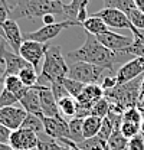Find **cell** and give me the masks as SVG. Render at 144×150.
<instances>
[{"label": "cell", "mask_w": 144, "mask_h": 150, "mask_svg": "<svg viewBox=\"0 0 144 150\" xmlns=\"http://www.w3.org/2000/svg\"><path fill=\"white\" fill-rule=\"evenodd\" d=\"M126 56V54L123 52H112L107 49L104 45H101L98 42L97 36L87 33V39L85 42L82 43V46H79L78 49L69 52L66 58H71L73 62H88L92 64L95 67H100L105 71L112 72L115 64L123 58Z\"/></svg>", "instance_id": "cell-1"}, {"label": "cell", "mask_w": 144, "mask_h": 150, "mask_svg": "<svg viewBox=\"0 0 144 150\" xmlns=\"http://www.w3.org/2000/svg\"><path fill=\"white\" fill-rule=\"evenodd\" d=\"M64 1H49V0H15L10 9L9 19L18 22L19 19H37L45 15H64Z\"/></svg>", "instance_id": "cell-2"}, {"label": "cell", "mask_w": 144, "mask_h": 150, "mask_svg": "<svg viewBox=\"0 0 144 150\" xmlns=\"http://www.w3.org/2000/svg\"><path fill=\"white\" fill-rule=\"evenodd\" d=\"M69 72V67L62 55L61 46L58 45H48L46 54L43 58V64L39 74V84L51 87L55 82L64 81Z\"/></svg>", "instance_id": "cell-3"}, {"label": "cell", "mask_w": 144, "mask_h": 150, "mask_svg": "<svg viewBox=\"0 0 144 150\" xmlns=\"http://www.w3.org/2000/svg\"><path fill=\"white\" fill-rule=\"evenodd\" d=\"M141 78L133 79L126 84H120L117 87H114L109 91H104V97L107 98L109 103H115L120 104L124 108L130 107H137L138 104V98H140V84H141Z\"/></svg>", "instance_id": "cell-4"}, {"label": "cell", "mask_w": 144, "mask_h": 150, "mask_svg": "<svg viewBox=\"0 0 144 150\" xmlns=\"http://www.w3.org/2000/svg\"><path fill=\"white\" fill-rule=\"evenodd\" d=\"M105 69L95 67L88 62H73L69 67V72H68V78H71L73 81H78L84 85L88 84H98V81H101L102 74Z\"/></svg>", "instance_id": "cell-5"}, {"label": "cell", "mask_w": 144, "mask_h": 150, "mask_svg": "<svg viewBox=\"0 0 144 150\" xmlns=\"http://www.w3.org/2000/svg\"><path fill=\"white\" fill-rule=\"evenodd\" d=\"M79 23L73 22V20H64V22H55L52 25H43L42 28H39L35 32H30L28 35V39L30 40H36L40 43H48L49 40H52L58 36L62 30L71 28V26H78Z\"/></svg>", "instance_id": "cell-6"}, {"label": "cell", "mask_w": 144, "mask_h": 150, "mask_svg": "<svg viewBox=\"0 0 144 150\" xmlns=\"http://www.w3.org/2000/svg\"><path fill=\"white\" fill-rule=\"evenodd\" d=\"M48 45L49 43H40V42H36V40L26 39V40H23V43H22V46L19 49V55L22 56L28 64H30L35 69H37L42 59L45 58Z\"/></svg>", "instance_id": "cell-7"}, {"label": "cell", "mask_w": 144, "mask_h": 150, "mask_svg": "<svg viewBox=\"0 0 144 150\" xmlns=\"http://www.w3.org/2000/svg\"><path fill=\"white\" fill-rule=\"evenodd\" d=\"M92 16L100 18L109 29H130L131 28V22H130L128 16L118 9L104 7V9L95 12Z\"/></svg>", "instance_id": "cell-8"}, {"label": "cell", "mask_w": 144, "mask_h": 150, "mask_svg": "<svg viewBox=\"0 0 144 150\" xmlns=\"http://www.w3.org/2000/svg\"><path fill=\"white\" fill-rule=\"evenodd\" d=\"M144 74V58H133L124 65L120 67V69H117L115 78H117V85L120 84H126L133 79H137Z\"/></svg>", "instance_id": "cell-9"}, {"label": "cell", "mask_w": 144, "mask_h": 150, "mask_svg": "<svg viewBox=\"0 0 144 150\" xmlns=\"http://www.w3.org/2000/svg\"><path fill=\"white\" fill-rule=\"evenodd\" d=\"M0 58L3 59V64H4V76L6 75H18L25 67L30 65L20 55L15 54L12 49H9L7 43L0 45Z\"/></svg>", "instance_id": "cell-10"}, {"label": "cell", "mask_w": 144, "mask_h": 150, "mask_svg": "<svg viewBox=\"0 0 144 150\" xmlns=\"http://www.w3.org/2000/svg\"><path fill=\"white\" fill-rule=\"evenodd\" d=\"M97 39L107 49L112 51V52H123V54H124V51L127 48H130L131 43H133V38L131 36H124V35L115 33L112 30H107V32L98 35Z\"/></svg>", "instance_id": "cell-11"}, {"label": "cell", "mask_w": 144, "mask_h": 150, "mask_svg": "<svg viewBox=\"0 0 144 150\" xmlns=\"http://www.w3.org/2000/svg\"><path fill=\"white\" fill-rule=\"evenodd\" d=\"M37 144V134L26 129H18L12 131L9 146L13 150H35Z\"/></svg>", "instance_id": "cell-12"}, {"label": "cell", "mask_w": 144, "mask_h": 150, "mask_svg": "<svg viewBox=\"0 0 144 150\" xmlns=\"http://www.w3.org/2000/svg\"><path fill=\"white\" fill-rule=\"evenodd\" d=\"M43 133L56 139L58 142L62 139H69L68 121L64 117H42Z\"/></svg>", "instance_id": "cell-13"}, {"label": "cell", "mask_w": 144, "mask_h": 150, "mask_svg": "<svg viewBox=\"0 0 144 150\" xmlns=\"http://www.w3.org/2000/svg\"><path fill=\"white\" fill-rule=\"evenodd\" d=\"M1 29H3V39L7 43V46L19 55V49L23 43V35L20 32L18 22L13 19H7L6 22L1 23Z\"/></svg>", "instance_id": "cell-14"}, {"label": "cell", "mask_w": 144, "mask_h": 150, "mask_svg": "<svg viewBox=\"0 0 144 150\" xmlns=\"http://www.w3.org/2000/svg\"><path fill=\"white\" fill-rule=\"evenodd\" d=\"M28 112L25 111L22 107L16 105H9V107H1L0 108V124L6 126L12 131L20 129L25 117Z\"/></svg>", "instance_id": "cell-15"}, {"label": "cell", "mask_w": 144, "mask_h": 150, "mask_svg": "<svg viewBox=\"0 0 144 150\" xmlns=\"http://www.w3.org/2000/svg\"><path fill=\"white\" fill-rule=\"evenodd\" d=\"M39 90V98H40V107L43 117H62L58 107V100L55 98L54 93L49 87L37 84Z\"/></svg>", "instance_id": "cell-16"}, {"label": "cell", "mask_w": 144, "mask_h": 150, "mask_svg": "<svg viewBox=\"0 0 144 150\" xmlns=\"http://www.w3.org/2000/svg\"><path fill=\"white\" fill-rule=\"evenodd\" d=\"M20 107L28 112V114H33L37 117H43L42 107H40V98H39V90L37 85L28 88L26 94L19 100Z\"/></svg>", "instance_id": "cell-17"}, {"label": "cell", "mask_w": 144, "mask_h": 150, "mask_svg": "<svg viewBox=\"0 0 144 150\" xmlns=\"http://www.w3.org/2000/svg\"><path fill=\"white\" fill-rule=\"evenodd\" d=\"M104 97V90L101 88L100 84H88L84 87L82 93L79 94V97L76 98L78 103H84L92 107V104L95 101H98L100 98Z\"/></svg>", "instance_id": "cell-18"}, {"label": "cell", "mask_w": 144, "mask_h": 150, "mask_svg": "<svg viewBox=\"0 0 144 150\" xmlns=\"http://www.w3.org/2000/svg\"><path fill=\"white\" fill-rule=\"evenodd\" d=\"M1 81H3V88L7 90L9 93L15 94V95L18 97V100H20V98L26 94L28 88H29V87H25V85L22 84L19 75H6Z\"/></svg>", "instance_id": "cell-19"}, {"label": "cell", "mask_w": 144, "mask_h": 150, "mask_svg": "<svg viewBox=\"0 0 144 150\" xmlns=\"http://www.w3.org/2000/svg\"><path fill=\"white\" fill-rule=\"evenodd\" d=\"M35 150H76V146L73 149L68 147L65 144H61L54 137H51L45 133H40V134H37V144H36Z\"/></svg>", "instance_id": "cell-20"}, {"label": "cell", "mask_w": 144, "mask_h": 150, "mask_svg": "<svg viewBox=\"0 0 144 150\" xmlns=\"http://www.w3.org/2000/svg\"><path fill=\"white\" fill-rule=\"evenodd\" d=\"M131 33H133V43L130 48H127L124 51L126 55L131 56H138V58H144V36L138 32V29H136L134 26L130 28Z\"/></svg>", "instance_id": "cell-21"}, {"label": "cell", "mask_w": 144, "mask_h": 150, "mask_svg": "<svg viewBox=\"0 0 144 150\" xmlns=\"http://www.w3.org/2000/svg\"><path fill=\"white\" fill-rule=\"evenodd\" d=\"M101 124H102V118H98V117H94V115L85 117V118H84V123H82V134H84V139L97 137L98 131L101 129Z\"/></svg>", "instance_id": "cell-22"}, {"label": "cell", "mask_w": 144, "mask_h": 150, "mask_svg": "<svg viewBox=\"0 0 144 150\" xmlns=\"http://www.w3.org/2000/svg\"><path fill=\"white\" fill-rule=\"evenodd\" d=\"M82 28L85 29L87 33H91V35H94V36H98V35H101V33L109 30V28H108L107 25L100 18H95V16H90V18L82 23Z\"/></svg>", "instance_id": "cell-23"}, {"label": "cell", "mask_w": 144, "mask_h": 150, "mask_svg": "<svg viewBox=\"0 0 144 150\" xmlns=\"http://www.w3.org/2000/svg\"><path fill=\"white\" fill-rule=\"evenodd\" d=\"M128 144V139H126L120 129H115L112 131L111 137L107 140V143L104 144V150H127Z\"/></svg>", "instance_id": "cell-24"}, {"label": "cell", "mask_w": 144, "mask_h": 150, "mask_svg": "<svg viewBox=\"0 0 144 150\" xmlns=\"http://www.w3.org/2000/svg\"><path fill=\"white\" fill-rule=\"evenodd\" d=\"M90 4V0H71V3L65 4L64 9V16H66L68 20H73L76 22V15L81 9H87ZM78 23V22H76ZM81 26V25H79Z\"/></svg>", "instance_id": "cell-25"}, {"label": "cell", "mask_w": 144, "mask_h": 150, "mask_svg": "<svg viewBox=\"0 0 144 150\" xmlns=\"http://www.w3.org/2000/svg\"><path fill=\"white\" fill-rule=\"evenodd\" d=\"M82 123H84V118H78V117H73L68 121V127H69V140H72L73 143H81L84 142V134H82Z\"/></svg>", "instance_id": "cell-26"}, {"label": "cell", "mask_w": 144, "mask_h": 150, "mask_svg": "<svg viewBox=\"0 0 144 150\" xmlns=\"http://www.w3.org/2000/svg\"><path fill=\"white\" fill-rule=\"evenodd\" d=\"M18 75L25 87H29V88H30V87H35V85L39 84V74L36 72V69L32 65L25 67Z\"/></svg>", "instance_id": "cell-27"}, {"label": "cell", "mask_w": 144, "mask_h": 150, "mask_svg": "<svg viewBox=\"0 0 144 150\" xmlns=\"http://www.w3.org/2000/svg\"><path fill=\"white\" fill-rule=\"evenodd\" d=\"M58 107H59V112L61 115L65 118V117H71L73 118L75 114H76V100L72 98V97H64L62 100L58 101Z\"/></svg>", "instance_id": "cell-28"}, {"label": "cell", "mask_w": 144, "mask_h": 150, "mask_svg": "<svg viewBox=\"0 0 144 150\" xmlns=\"http://www.w3.org/2000/svg\"><path fill=\"white\" fill-rule=\"evenodd\" d=\"M20 129H26V130H30L36 133V134H40L43 133V121H42V117H37L33 114H26Z\"/></svg>", "instance_id": "cell-29"}, {"label": "cell", "mask_w": 144, "mask_h": 150, "mask_svg": "<svg viewBox=\"0 0 144 150\" xmlns=\"http://www.w3.org/2000/svg\"><path fill=\"white\" fill-rule=\"evenodd\" d=\"M109 101H108L105 97L100 98L98 101H95L91 107V114L90 115H94V117H98V118H105L109 112Z\"/></svg>", "instance_id": "cell-30"}, {"label": "cell", "mask_w": 144, "mask_h": 150, "mask_svg": "<svg viewBox=\"0 0 144 150\" xmlns=\"http://www.w3.org/2000/svg\"><path fill=\"white\" fill-rule=\"evenodd\" d=\"M104 7H109V9H118L121 12H124L128 15L134 7V0H104Z\"/></svg>", "instance_id": "cell-31"}, {"label": "cell", "mask_w": 144, "mask_h": 150, "mask_svg": "<svg viewBox=\"0 0 144 150\" xmlns=\"http://www.w3.org/2000/svg\"><path fill=\"white\" fill-rule=\"evenodd\" d=\"M64 87H65V90H66V93H68V95L69 97H72V98H78L79 97V94L82 93V90H84V84H81V82H78V81H73V79H71V78H65L64 81Z\"/></svg>", "instance_id": "cell-32"}, {"label": "cell", "mask_w": 144, "mask_h": 150, "mask_svg": "<svg viewBox=\"0 0 144 150\" xmlns=\"http://www.w3.org/2000/svg\"><path fill=\"white\" fill-rule=\"evenodd\" d=\"M117 127L114 126V123L105 117V118H102V124H101V129L98 131V134H97V137L102 142V143H107V140L111 137V134H112V131L115 130Z\"/></svg>", "instance_id": "cell-33"}, {"label": "cell", "mask_w": 144, "mask_h": 150, "mask_svg": "<svg viewBox=\"0 0 144 150\" xmlns=\"http://www.w3.org/2000/svg\"><path fill=\"white\" fill-rule=\"evenodd\" d=\"M143 117L144 115L141 114V111L137 107H130V108H127L126 111L123 112V121L133 123V124H138V126H140Z\"/></svg>", "instance_id": "cell-34"}, {"label": "cell", "mask_w": 144, "mask_h": 150, "mask_svg": "<svg viewBox=\"0 0 144 150\" xmlns=\"http://www.w3.org/2000/svg\"><path fill=\"white\" fill-rule=\"evenodd\" d=\"M104 144L98 137H91V139H85L84 142L78 143L76 147L79 150H104Z\"/></svg>", "instance_id": "cell-35"}, {"label": "cell", "mask_w": 144, "mask_h": 150, "mask_svg": "<svg viewBox=\"0 0 144 150\" xmlns=\"http://www.w3.org/2000/svg\"><path fill=\"white\" fill-rule=\"evenodd\" d=\"M127 16H128L130 22H131V26H134L138 30H143L144 29V12L138 10L137 7H134Z\"/></svg>", "instance_id": "cell-36"}, {"label": "cell", "mask_w": 144, "mask_h": 150, "mask_svg": "<svg viewBox=\"0 0 144 150\" xmlns=\"http://www.w3.org/2000/svg\"><path fill=\"white\" fill-rule=\"evenodd\" d=\"M120 131L121 134L126 137V139H133L134 136H137L140 133V126L138 124H133V123H127V121H123L121 126H120Z\"/></svg>", "instance_id": "cell-37"}, {"label": "cell", "mask_w": 144, "mask_h": 150, "mask_svg": "<svg viewBox=\"0 0 144 150\" xmlns=\"http://www.w3.org/2000/svg\"><path fill=\"white\" fill-rule=\"evenodd\" d=\"M19 103L18 97L15 95V94L9 93L7 90H1V93H0V108L1 107H9V105H13V104H16Z\"/></svg>", "instance_id": "cell-38"}, {"label": "cell", "mask_w": 144, "mask_h": 150, "mask_svg": "<svg viewBox=\"0 0 144 150\" xmlns=\"http://www.w3.org/2000/svg\"><path fill=\"white\" fill-rule=\"evenodd\" d=\"M127 150H144V134L138 133L133 139L128 140Z\"/></svg>", "instance_id": "cell-39"}, {"label": "cell", "mask_w": 144, "mask_h": 150, "mask_svg": "<svg viewBox=\"0 0 144 150\" xmlns=\"http://www.w3.org/2000/svg\"><path fill=\"white\" fill-rule=\"evenodd\" d=\"M100 85H101V88H102L104 91H109V90H112L114 87H117V78H115V75H108V76H104Z\"/></svg>", "instance_id": "cell-40"}, {"label": "cell", "mask_w": 144, "mask_h": 150, "mask_svg": "<svg viewBox=\"0 0 144 150\" xmlns=\"http://www.w3.org/2000/svg\"><path fill=\"white\" fill-rule=\"evenodd\" d=\"M9 13H10V9L7 3L4 0H0V25L9 19Z\"/></svg>", "instance_id": "cell-41"}, {"label": "cell", "mask_w": 144, "mask_h": 150, "mask_svg": "<svg viewBox=\"0 0 144 150\" xmlns=\"http://www.w3.org/2000/svg\"><path fill=\"white\" fill-rule=\"evenodd\" d=\"M10 134H12V130H10V129H7L6 126L0 124V143H3V144H9Z\"/></svg>", "instance_id": "cell-42"}, {"label": "cell", "mask_w": 144, "mask_h": 150, "mask_svg": "<svg viewBox=\"0 0 144 150\" xmlns=\"http://www.w3.org/2000/svg\"><path fill=\"white\" fill-rule=\"evenodd\" d=\"M42 20L45 25H52V23H55V15H45Z\"/></svg>", "instance_id": "cell-43"}, {"label": "cell", "mask_w": 144, "mask_h": 150, "mask_svg": "<svg viewBox=\"0 0 144 150\" xmlns=\"http://www.w3.org/2000/svg\"><path fill=\"white\" fill-rule=\"evenodd\" d=\"M134 4H136V7L138 10L144 12V0H134Z\"/></svg>", "instance_id": "cell-44"}, {"label": "cell", "mask_w": 144, "mask_h": 150, "mask_svg": "<svg viewBox=\"0 0 144 150\" xmlns=\"http://www.w3.org/2000/svg\"><path fill=\"white\" fill-rule=\"evenodd\" d=\"M0 76H1V79L4 76V64H3V59L1 58H0Z\"/></svg>", "instance_id": "cell-45"}, {"label": "cell", "mask_w": 144, "mask_h": 150, "mask_svg": "<svg viewBox=\"0 0 144 150\" xmlns=\"http://www.w3.org/2000/svg\"><path fill=\"white\" fill-rule=\"evenodd\" d=\"M140 97H144V76L141 78V84H140Z\"/></svg>", "instance_id": "cell-46"}, {"label": "cell", "mask_w": 144, "mask_h": 150, "mask_svg": "<svg viewBox=\"0 0 144 150\" xmlns=\"http://www.w3.org/2000/svg\"><path fill=\"white\" fill-rule=\"evenodd\" d=\"M0 150H13L9 144H3V143H0Z\"/></svg>", "instance_id": "cell-47"}, {"label": "cell", "mask_w": 144, "mask_h": 150, "mask_svg": "<svg viewBox=\"0 0 144 150\" xmlns=\"http://www.w3.org/2000/svg\"><path fill=\"white\" fill-rule=\"evenodd\" d=\"M140 133L144 134V117H143V120H141V123H140Z\"/></svg>", "instance_id": "cell-48"}, {"label": "cell", "mask_w": 144, "mask_h": 150, "mask_svg": "<svg viewBox=\"0 0 144 150\" xmlns=\"http://www.w3.org/2000/svg\"><path fill=\"white\" fill-rule=\"evenodd\" d=\"M7 1V6H9V9H12L13 7V4H15V0H6Z\"/></svg>", "instance_id": "cell-49"}, {"label": "cell", "mask_w": 144, "mask_h": 150, "mask_svg": "<svg viewBox=\"0 0 144 150\" xmlns=\"http://www.w3.org/2000/svg\"><path fill=\"white\" fill-rule=\"evenodd\" d=\"M3 43H6V42H4V40H3V39L0 38V45H3Z\"/></svg>", "instance_id": "cell-50"}, {"label": "cell", "mask_w": 144, "mask_h": 150, "mask_svg": "<svg viewBox=\"0 0 144 150\" xmlns=\"http://www.w3.org/2000/svg\"><path fill=\"white\" fill-rule=\"evenodd\" d=\"M138 32H140V33H141V35L144 36V29H143V30H138Z\"/></svg>", "instance_id": "cell-51"}, {"label": "cell", "mask_w": 144, "mask_h": 150, "mask_svg": "<svg viewBox=\"0 0 144 150\" xmlns=\"http://www.w3.org/2000/svg\"><path fill=\"white\" fill-rule=\"evenodd\" d=\"M68 3H71V0H66V3H65V4H68Z\"/></svg>", "instance_id": "cell-52"}, {"label": "cell", "mask_w": 144, "mask_h": 150, "mask_svg": "<svg viewBox=\"0 0 144 150\" xmlns=\"http://www.w3.org/2000/svg\"><path fill=\"white\" fill-rule=\"evenodd\" d=\"M49 1H59V0H49ZM61 1H62V0H61Z\"/></svg>", "instance_id": "cell-53"}, {"label": "cell", "mask_w": 144, "mask_h": 150, "mask_svg": "<svg viewBox=\"0 0 144 150\" xmlns=\"http://www.w3.org/2000/svg\"><path fill=\"white\" fill-rule=\"evenodd\" d=\"M76 150H79V149H78V147H76Z\"/></svg>", "instance_id": "cell-54"}, {"label": "cell", "mask_w": 144, "mask_h": 150, "mask_svg": "<svg viewBox=\"0 0 144 150\" xmlns=\"http://www.w3.org/2000/svg\"><path fill=\"white\" fill-rule=\"evenodd\" d=\"M4 1H6V0H4ZM6 3H7V1H6Z\"/></svg>", "instance_id": "cell-55"}]
</instances>
